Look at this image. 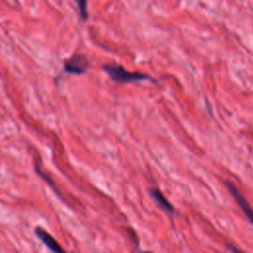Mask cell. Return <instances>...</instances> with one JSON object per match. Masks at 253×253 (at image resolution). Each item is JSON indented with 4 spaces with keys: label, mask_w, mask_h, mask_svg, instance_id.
Listing matches in <instances>:
<instances>
[{
    "label": "cell",
    "mask_w": 253,
    "mask_h": 253,
    "mask_svg": "<svg viewBox=\"0 0 253 253\" xmlns=\"http://www.w3.org/2000/svg\"><path fill=\"white\" fill-rule=\"evenodd\" d=\"M141 253H152V252H149V251H144V252H141Z\"/></svg>",
    "instance_id": "52a82bcc"
},
{
    "label": "cell",
    "mask_w": 253,
    "mask_h": 253,
    "mask_svg": "<svg viewBox=\"0 0 253 253\" xmlns=\"http://www.w3.org/2000/svg\"><path fill=\"white\" fill-rule=\"evenodd\" d=\"M224 185L226 186L228 192L230 193L232 198L235 200L237 205L240 207V209L242 210V211L244 212V214L246 215V217L248 218L250 223L253 225V210H252L251 206L249 205V203L244 198V196L242 195V193L240 192V190L235 186V184L233 182H231L229 180L224 181Z\"/></svg>",
    "instance_id": "7a4b0ae2"
},
{
    "label": "cell",
    "mask_w": 253,
    "mask_h": 253,
    "mask_svg": "<svg viewBox=\"0 0 253 253\" xmlns=\"http://www.w3.org/2000/svg\"><path fill=\"white\" fill-rule=\"evenodd\" d=\"M149 194L151 196V198L153 199V201L158 205V207L163 210L165 212H167L168 214H173V212L175 211L173 206L171 205V203L164 197V195L162 194V192L157 188V187H151L149 189Z\"/></svg>",
    "instance_id": "5b68a950"
},
{
    "label": "cell",
    "mask_w": 253,
    "mask_h": 253,
    "mask_svg": "<svg viewBox=\"0 0 253 253\" xmlns=\"http://www.w3.org/2000/svg\"><path fill=\"white\" fill-rule=\"evenodd\" d=\"M35 234L39 239L42 241V243L48 247V249L53 253H66V251L61 247V245L53 238V236L44 230L41 226H37L35 228Z\"/></svg>",
    "instance_id": "277c9868"
},
{
    "label": "cell",
    "mask_w": 253,
    "mask_h": 253,
    "mask_svg": "<svg viewBox=\"0 0 253 253\" xmlns=\"http://www.w3.org/2000/svg\"><path fill=\"white\" fill-rule=\"evenodd\" d=\"M90 62L88 58L82 54H74L65 61L64 70L67 73L83 74L89 68Z\"/></svg>",
    "instance_id": "3957f363"
},
{
    "label": "cell",
    "mask_w": 253,
    "mask_h": 253,
    "mask_svg": "<svg viewBox=\"0 0 253 253\" xmlns=\"http://www.w3.org/2000/svg\"><path fill=\"white\" fill-rule=\"evenodd\" d=\"M103 69L111 77L112 80L120 83L138 82L145 80L154 81V79L148 74L128 71L124 66L116 63H106L103 65Z\"/></svg>",
    "instance_id": "6da1fadb"
},
{
    "label": "cell",
    "mask_w": 253,
    "mask_h": 253,
    "mask_svg": "<svg viewBox=\"0 0 253 253\" xmlns=\"http://www.w3.org/2000/svg\"><path fill=\"white\" fill-rule=\"evenodd\" d=\"M77 4H78V7H79V11H80V16L82 18V20H86L87 17H88V14H87V2L86 1H77Z\"/></svg>",
    "instance_id": "8992f818"
}]
</instances>
